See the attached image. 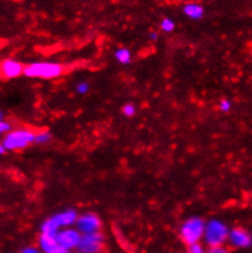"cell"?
Here are the masks:
<instances>
[{"mask_svg":"<svg viewBox=\"0 0 252 253\" xmlns=\"http://www.w3.org/2000/svg\"><path fill=\"white\" fill-rule=\"evenodd\" d=\"M24 64L16 59H5L1 63V76L6 80H14L25 74Z\"/></svg>","mask_w":252,"mask_h":253,"instance_id":"30bf717a","label":"cell"},{"mask_svg":"<svg viewBox=\"0 0 252 253\" xmlns=\"http://www.w3.org/2000/svg\"><path fill=\"white\" fill-rule=\"evenodd\" d=\"M158 37H159V36H158V33H157V32H151L150 33V40L151 41H158Z\"/></svg>","mask_w":252,"mask_h":253,"instance_id":"603a6c76","label":"cell"},{"mask_svg":"<svg viewBox=\"0 0 252 253\" xmlns=\"http://www.w3.org/2000/svg\"><path fill=\"white\" fill-rule=\"evenodd\" d=\"M75 89L79 94H81V95L87 94V93L89 92V84L86 81H80L79 84L75 86Z\"/></svg>","mask_w":252,"mask_h":253,"instance_id":"2e32d148","label":"cell"},{"mask_svg":"<svg viewBox=\"0 0 252 253\" xmlns=\"http://www.w3.org/2000/svg\"><path fill=\"white\" fill-rule=\"evenodd\" d=\"M12 130H14V128H12V125L10 121L4 120V119L0 120V132H1L2 135H6V133H9L10 131Z\"/></svg>","mask_w":252,"mask_h":253,"instance_id":"ac0fdd59","label":"cell"},{"mask_svg":"<svg viewBox=\"0 0 252 253\" xmlns=\"http://www.w3.org/2000/svg\"><path fill=\"white\" fill-rule=\"evenodd\" d=\"M161 30L166 33H170L175 30V22L169 17H164L161 21Z\"/></svg>","mask_w":252,"mask_h":253,"instance_id":"9a60e30c","label":"cell"},{"mask_svg":"<svg viewBox=\"0 0 252 253\" xmlns=\"http://www.w3.org/2000/svg\"><path fill=\"white\" fill-rule=\"evenodd\" d=\"M77 218L79 215H77L75 209H66V211H59L42 224L41 234L55 236L63 229L71 228L73 225H75Z\"/></svg>","mask_w":252,"mask_h":253,"instance_id":"6da1fadb","label":"cell"},{"mask_svg":"<svg viewBox=\"0 0 252 253\" xmlns=\"http://www.w3.org/2000/svg\"><path fill=\"white\" fill-rule=\"evenodd\" d=\"M114 56L118 63L123 64V65H128L132 61V54H131V51L127 48L117 49Z\"/></svg>","mask_w":252,"mask_h":253,"instance_id":"4fadbf2b","label":"cell"},{"mask_svg":"<svg viewBox=\"0 0 252 253\" xmlns=\"http://www.w3.org/2000/svg\"><path fill=\"white\" fill-rule=\"evenodd\" d=\"M208 253H229V251L227 247L218 246V247H210V249H208Z\"/></svg>","mask_w":252,"mask_h":253,"instance_id":"44dd1931","label":"cell"},{"mask_svg":"<svg viewBox=\"0 0 252 253\" xmlns=\"http://www.w3.org/2000/svg\"><path fill=\"white\" fill-rule=\"evenodd\" d=\"M229 232L230 230H229L227 224L218 219H212L206 223L203 241L210 249V247L224 246L225 242H228Z\"/></svg>","mask_w":252,"mask_h":253,"instance_id":"5b68a950","label":"cell"},{"mask_svg":"<svg viewBox=\"0 0 252 253\" xmlns=\"http://www.w3.org/2000/svg\"><path fill=\"white\" fill-rule=\"evenodd\" d=\"M36 132L28 127H17L4 136L1 144L7 152H17L26 149L35 143Z\"/></svg>","mask_w":252,"mask_h":253,"instance_id":"7a4b0ae2","label":"cell"},{"mask_svg":"<svg viewBox=\"0 0 252 253\" xmlns=\"http://www.w3.org/2000/svg\"><path fill=\"white\" fill-rule=\"evenodd\" d=\"M231 109V102L228 99H222L219 102V110L223 113L230 112Z\"/></svg>","mask_w":252,"mask_h":253,"instance_id":"ffe728a7","label":"cell"},{"mask_svg":"<svg viewBox=\"0 0 252 253\" xmlns=\"http://www.w3.org/2000/svg\"><path fill=\"white\" fill-rule=\"evenodd\" d=\"M187 253H208V251H206V249L201 244H196V245H191V246H189V249H187Z\"/></svg>","mask_w":252,"mask_h":253,"instance_id":"d6986e66","label":"cell"},{"mask_svg":"<svg viewBox=\"0 0 252 253\" xmlns=\"http://www.w3.org/2000/svg\"><path fill=\"white\" fill-rule=\"evenodd\" d=\"M21 253H40V251H38L37 247L30 246V247H26V249L22 250Z\"/></svg>","mask_w":252,"mask_h":253,"instance_id":"7402d4cb","label":"cell"},{"mask_svg":"<svg viewBox=\"0 0 252 253\" xmlns=\"http://www.w3.org/2000/svg\"><path fill=\"white\" fill-rule=\"evenodd\" d=\"M6 148H5L4 146H2V144H0V154H1V156H4L5 153H6Z\"/></svg>","mask_w":252,"mask_h":253,"instance_id":"cb8c5ba5","label":"cell"},{"mask_svg":"<svg viewBox=\"0 0 252 253\" xmlns=\"http://www.w3.org/2000/svg\"><path fill=\"white\" fill-rule=\"evenodd\" d=\"M38 244L43 253H70L59 244L55 236H50V235L41 234Z\"/></svg>","mask_w":252,"mask_h":253,"instance_id":"8fae6325","label":"cell"},{"mask_svg":"<svg viewBox=\"0 0 252 253\" xmlns=\"http://www.w3.org/2000/svg\"><path fill=\"white\" fill-rule=\"evenodd\" d=\"M56 240H58L59 244L64 247L65 250H68L69 252L76 250L79 246L80 241H81L82 234L77 230L76 228H66L63 229L55 235Z\"/></svg>","mask_w":252,"mask_h":253,"instance_id":"ba28073f","label":"cell"},{"mask_svg":"<svg viewBox=\"0 0 252 253\" xmlns=\"http://www.w3.org/2000/svg\"><path fill=\"white\" fill-rule=\"evenodd\" d=\"M70 253H71V252H70ZM76 253H79V252H76Z\"/></svg>","mask_w":252,"mask_h":253,"instance_id":"d4e9b609","label":"cell"},{"mask_svg":"<svg viewBox=\"0 0 252 253\" xmlns=\"http://www.w3.org/2000/svg\"><path fill=\"white\" fill-rule=\"evenodd\" d=\"M228 242L234 249H249L252 245V235L244 228H234L229 232Z\"/></svg>","mask_w":252,"mask_h":253,"instance_id":"9c48e42d","label":"cell"},{"mask_svg":"<svg viewBox=\"0 0 252 253\" xmlns=\"http://www.w3.org/2000/svg\"><path fill=\"white\" fill-rule=\"evenodd\" d=\"M122 112L126 118H132V116L136 114V107L133 104H131V103H127V104H125L124 107H123Z\"/></svg>","mask_w":252,"mask_h":253,"instance_id":"e0dca14e","label":"cell"},{"mask_svg":"<svg viewBox=\"0 0 252 253\" xmlns=\"http://www.w3.org/2000/svg\"><path fill=\"white\" fill-rule=\"evenodd\" d=\"M205 229L206 221L202 218H200V216H190L181 224L179 234L182 241L187 246H191V245L200 244V241L203 240Z\"/></svg>","mask_w":252,"mask_h":253,"instance_id":"277c9868","label":"cell"},{"mask_svg":"<svg viewBox=\"0 0 252 253\" xmlns=\"http://www.w3.org/2000/svg\"><path fill=\"white\" fill-rule=\"evenodd\" d=\"M51 141V133L47 130H42L36 132V144H47Z\"/></svg>","mask_w":252,"mask_h":253,"instance_id":"5bb4252c","label":"cell"},{"mask_svg":"<svg viewBox=\"0 0 252 253\" xmlns=\"http://www.w3.org/2000/svg\"><path fill=\"white\" fill-rule=\"evenodd\" d=\"M64 66L53 61H38V63L28 64L25 68V76L30 79L54 80L64 74Z\"/></svg>","mask_w":252,"mask_h":253,"instance_id":"3957f363","label":"cell"},{"mask_svg":"<svg viewBox=\"0 0 252 253\" xmlns=\"http://www.w3.org/2000/svg\"><path fill=\"white\" fill-rule=\"evenodd\" d=\"M182 14L187 19L199 21V20L203 19V16H205V7L201 4H199V2H187V4L182 6Z\"/></svg>","mask_w":252,"mask_h":253,"instance_id":"7c38bea8","label":"cell"},{"mask_svg":"<svg viewBox=\"0 0 252 253\" xmlns=\"http://www.w3.org/2000/svg\"><path fill=\"white\" fill-rule=\"evenodd\" d=\"M103 246H104V236L99 231L94 234L82 235L76 251L79 253H101Z\"/></svg>","mask_w":252,"mask_h":253,"instance_id":"8992f818","label":"cell"},{"mask_svg":"<svg viewBox=\"0 0 252 253\" xmlns=\"http://www.w3.org/2000/svg\"><path fill=\"white\" fill-rule=\"evenodd\" d=\"M75 228L82 235L99 232L102 228L101 218L94 213H84L82 215H79L75 224Z\"/></svg>","mask_w":252,"mask_h":253,"instance_id":"52a82bcc","label":"cell"}]
</instances>
